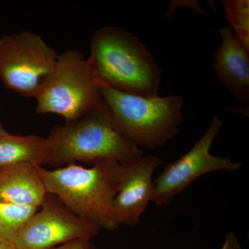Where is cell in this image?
Returning a JSON list of instances; mask_svg holds the SVG:
<instances>
[{
	"instance_id": "obj_1",
	"label": "cell",
	"mask_w": 249,
	"mask_h": 249,
	"mask_svg": "<svg viewBox=\"0 0 249 249\" xmlns=\"http://www.w3.org/2000/svg\"><path fill=\"white\" fill-rule=\"evenodd\" d=\"M90 51L87 60L100 86L142 97L159 96L161 71L138 37L107 26L91 36Z\"/></svg>"
},
{
	"instance_id": "obj_2",
	"label": "cell",
	"mask_w": 249,
	"mask_h": 249,
	"mask_svg": "<svg viewBox=\"0 0 249 249\" xmlns=\"http://www.w3.org/2000/svg\"><path fill=\"white\" fill-rule=\"evenodd\" d=\"M120 165L111 159L91 168L71 163L53 170L37 166L47 193L58 196L83 220L108 231L117 229L111 209L119 190Z\"/></svg>"
},
{
	"instance_id": "obj_3",
	"label": "cell",
	"mask_w": 249,
	"mask_h": 249,
	"mask_svg": "<svg viewBox=\"0 0 249 249\" xmlns=\"http://www.w3.org/2000/svg\"><path fill=\"white\" fill-rule=\"evenodd\" d=\"M47 137L53 147L48 165L56 168L106 159L125 164L144 155L138 145L114 129L103 101L75 120L55 125Z\"/></svg>"
},
{
	"instance_id": "obj_4",
	"label": "cell",
	"mask_w": 249,
	"mask_h": 249,
	"mask_svg": "<svg viewBox=\"0 0 249 249\" xmlns=\"http://www.w3.org/2000/svg\"><path fill=\"white\" fill-rule=\"evenodd\" d=\"M114 129L138 146L153 150L178 133L183 121V98L142 97L100 86Z\"/></svg>"
},
{
	"instance_id": "obj_5",
	"label": "cell",
	"mask_w": 249,
	"mask_h": 249,
	"mask_svg": "<svg viewBox=\"0 0 249 249\" xmlns=\"http://www.w3.org/2000/svg\"><path fill=\"white\" fill-rule=\"evenodd\" d=\"M36 114H57L75 120L103 101L88 60L73 49L58 54L53 71L34 97Z\"/></svg>"
},
{
	"instance_id": "obj_6",
	"label": "cell",
	"mask_w": 249,
	"mask_h": 249,
	"mask_svg": "<svg viewBox=\"0 0 249 249\" xmlns=\"http://www.w3.org/2000/svg\"><path fill=\"white\" fill-rule=\"evenodd\" d=\"M58 55L36 33L3 36L0 38V80L21 96L34 98L53 71Z\"/></svg>"
},
{
	"instance_id": "obj_7",
	"label": "cell",
	"mask_w": 249,
	"mask_h": 249,
	"mask_svg": "<svg viewBox=\"0 0 249 249\" xmlns=\"http://www.w3.org/2000/svg\"><path fill=\"white\" fill-rule=\"evenodd\" d=\"M222 126V121L214 116L209 128L194 146L165 167L153 180L152 201L158 206L170 204L175 196L203 175L215 171H235L242 166L240 162L232 161L229 157H216L210 153L211 145Z\"/></svg>"
},
{
	"instance_id": "obj_8",
	"label": "cell",
	"mask_w": 249,
	"mask_h": 249,
	"mask_svg": "<svg viewBox=\"0 0 249 249\" xmlns=\"http://www.w3.org/2000/svg\"><path fill=\"white\" fill-rule=\"evenodd\" d=\"M101 229L83 220L55 195L47 193L14 244V249H49L78 239L92 240Z\"/></svg>"
},
{
	"instance_id": "obj_9",
	"label": "cell",
	"mask_w": 249,
	"mask_h": 249,
	"mask_svg": "<svg viewBox=\"0 0 249 249\" xmlns=\"http://www.w3.org/2000/svg\"><path fill=\"white\" fill-rule=\"evenodd\" d=\"M161 164L155 156H142L131 163L120 165L119 190L111 209L113 220L121 225L135 227L152 201L154 192L152 175Z\"/></svg>"
},
{
	"instance_id": "obj_10",
	"label": "cell",
	"mask_w": 249,
	"mask_h": 249,
	"mask_svg": "<svg viewBox=\"0 0 249 249\" xmlns=\"http://www.w3.org/2000/svg\"><path fill=\"white\" fill-rule=\"evenodd\" d=\"M222 43L213 64L218 81L230 90L246 107L249 106V53L236 39L232 28L219 29Z\"/></svg>"
},
{
	"instance_id": "obj_11",
	"label": "cell",
	"mask_w": 249,
	"mask_h": 249,
	"mask_svg": "<svg viewBox=\"0 0 249 249\" xmlns=\"http://www.w3.org/2000/svg\"><path fill=\"white\" fill-rule=\"evenodd\" d=\"M37 166L21 163L0 168V201L40 208L47 191Z\"/></svg>"
},
{
	"instance_id": "obj_12",
	"label": "cell",
	"mask_w": 249,
	"mask_h": 249,
	"mask_svg": "<svg viewBox=\"0 0 249 249\" xmlns=\"http://www.w3.org/2000/svg\"><path fill=\"white\" fill-rule=\"evenodd\" d=\"M53 147L48 137L36 135H14L0 137V168L29 163L48 165Z\"/></svg>"
},
{
	"instance_id": "obj_13",
	"label": "cell",
	"mask_w": 249,
	"mask_h": 249,
	"mask_svg": "<svg viewBox=\"0 0 249 249\" xmlns=\"http://www.w3.org/2000/svg\"><path fill=\"white\" fill-rule=\"evenodd\" d=\"M39 209L0 201V244L14 247L19 232Z\"/></svg>"
},
{
	"instance_id": "obj_14",
	"label": "cell",
	"mask_w": 249,
	"mask_h": 249,
	"mask_svg": "<svg viewBox=\"0 0 249 249\" xmlns=\"http://www.w3.org/2000/svg\"><path fill=\"white\" fill-rule=\"evenodd\" d=\"M222 2L234 36L249 53V0H223Z\"/></svg>"
},
{
	"instance_id": "obj_15",
	"label": "cell",
	"mask_w": 249,
	"mask_h": 249,
	"mask_svg": "<svg viewBox=\"0 0 249 249\" xmlns=\"http://www.w3.org/2000/svg\"><path fill=\"white\" fill-rule=\"evenodd\" d=\"M49 249H98L93 245L91 240L88 239H78L71 241L63 245L57 246Z\"/></svg>"
},
{
	"instance_id": "obj_16",
	"label": "cell",
	"mask_w": 249,
	"mask_h": 249,
	"mask_svg": "<svg viewBox=\"0 0 249 249\" xmlns=\"http://www.w3.org/2000/svg\"><path fill=\"white\" fill-rule=\"evenodd\" d=\"M221 249H242L238 239L233 232H229L226 236Z\"/></svg>"
},
{
	"instance_id": "obj_17",
	"label": "cell",
	"mask_w": 249,
	"mask_h": 249,
	"mask_svg": "<svg viewBox=\"0 0 249 249\" xmlns=\"http://www.w3.org/2000/svg\"><path fill=\"white\" fill-rule=\"evenodd\" d=\"M8 133L7 131L4 129V126H3L2 123H1V119H0V137L5 135Z\"/></svg>"
},
{
	"instance_id": "obj_18",
	"label": "cell",
	"mask_w": 249,
	"mask_h": 249,
	"mask_svg": "<svg viewBox=\"0 0 249 249\" xmlns=\"http://www.w3.org/2000/svg\"><path fill=\"white\" fill-rule=\"evenodd\" d=\"M0 249H14L13 247H10V246L3 245V244H0Z\"/></svg>"
}]
</instances>
